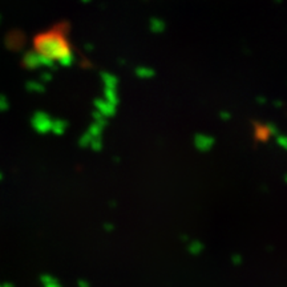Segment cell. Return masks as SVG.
<instances>
[{"mask_svg":"<svg viewBox=\"0 0 287 287\" xmlns=\"http://www.w3.org/2000/svg\"><path fill=\"white\" fill-rule=\"evenodd\" d=\"M23 65L28 69H38V68H48V69H54L56 68V62L51 58L43 56L42 54H39L38 51L29 50L27 52H24L23 55Z\"/></svg>","mask_w":287,"mask_h":287,"instance_id":"obj_2","label":"cell"},{"mask_svg":"<svg viewBox=\"0 0 287 287\" xmlns=\"http://www.w3.org/2000/svg\"><path fill=\"white\" fill-rule=\"evenodd\" d=\"M233 262L235 263V265H241L242 263V257L241 255H238V254H235L233 257Z\"/></svg>","mask_w":287,"mask_h":287,"instance_id":"obj_9","label":"cell"},{"mask_svg":"<svg viewBox=\"0 0 287 287\" xmlns=\"http://www.w3.org/2000/svg\"><path fill=\"white\" fill-rule=\"evenodd\" d=\"M27 88H28L29 91H34V92L44 91V87H43V84L35 83V81H29V83L27 84Z\"/></svg>","mask_w":287,"mask_h":287,"instance_id":"obj_6","label":"cell"},{"mask_svg":"<svg viewBox=\"0 0 287 287\" xmlns=\"http://www.w3.org/2000/svg\"><path fill=\"white\" fill-rule=\"evenodd\" d=\"M277 142L282 146L283 149L287 150V137H285V136H277Z\"/></svg>","mask_w":287,"mask_h":287,"instance_id":"obj_7","label":"cell"},{"mask_svg":"<svg viewBox=\"0 0 287 287\" xmlns=\"http://www.w3.org/2000/svg\"><path fill=\"white\" fill-rule=\"evenodd\" d=\"M73 62H75V55L72 54V55H69V56H67V57L61 58L57 64L60 65V67H71Z\"/></svg>","mask_w":287,"mask_h":287,"instance_id":"obj_5","label":"cell"},{"mask_svg":"<svg viewBox=\"0 0 287 287\" xmlns=\"http://www.w3.org/2000/svg\"><path fill=\"white\" fill-rule=\"evenodd\" d=\"M285 179H286V182H287V175H286V177H285Z\"/></svg>","mask_w":287,"mask_h":287,"instance_id":"obj_11","label":"cell"},{"mask_svg":"<svg viewBox=\"0 0 287 287\" xmlns=\"http://www.w3.org/2000/svg\"><path fill=\"white\" fill-rule=\"evenodd\" d=\"M194 145L201 152H208L214 145V138L210 137V136H205V134H198L194 138Z\"/></svg>","mask_w":287,"mask_h":287,"instance_id":"obj_3","label":"cell"},{"mask_svg":"<svg viewBox=\"0 0 287 287\" xmlns=\"http://www.w3.org/2000/svg\"><path fill=\"white\" fill-rule=\"evenodd\" d=\"M1 23H3V16L0 15V25H1Z\"/></svg>","mask_w":287,"mask_h":287,"instance_id":"obj_10","label":"cell"},{"mask_svg":"<svg viewBox=\"0 0 287 287\" xmlns=\"http://www.w3.org/2000/svg\"><path fill=\"white\" fill-rule=\"evenodd\" d=\"M34 47L35 51L54 60L55 62H58L61 58L73 54L67 38L61 32L56 31H48L38 35L34 40Z\"/></svg>","mask_w":287,"mask_h":287,"instance_id":"obj_1","label":"cell"},{"mask_svg":"<svg viewBox=\"0 0 287 287\" xmlns=\"http://www.w3.org/2000/svg\"><path fill=\"white\" fill-rule=\"evenodd\" d=\"M204 250V245L198 241H193L189 243V251L191 254H194V255H198Z\"/></svg>","mask_w":287,"mask_h":287,"instance_id":"obj_4","label":"cell"},{"mask_svg":"<svg viewBox=\"0 0 287 287\" xmlns=\"http://www.w3.org/2000/svg\"><path fill=\"white\" fill-rule=\"evenodd\" d=\"M51 79H52V75H51L50 72H44V73L42 75L43 81H50Z\"/></svg>","mask_w":287,"mask_h":287,"instance_id":"obj_8","label":"cell"}]
</instances>
